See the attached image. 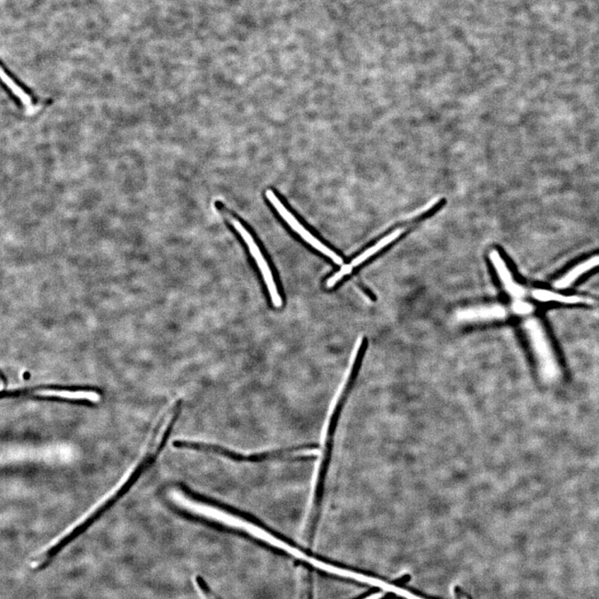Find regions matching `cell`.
Returning <instances> with one entry per match:
<instances>
[{
	"label": "cell",
	"instance_id": "1",
	"mask_svg": "<svg viewBox=\"0 0 599 599\" xmlns=\"http://www.w3.org/2000/svg\"><path fill=\"white\" fill-rule=\"evenodd\" d=\"M167 445L168 441L166 438H163L161 441L159 442L158 447L156 448L153 454L145 457L144 460L141 462L138 467H136L134 472L132 473L129 479H127L126 482L122 485V487L117 490L115 495H112L111 498L108 499L105 504H102L100 507L96 509V511H94L91 516H89L86 520L83 521L81 523H79L78 525L71 530L68 535L61 537L58 542H56L54 545L50 547V548L45 551L44 553L37 556V562H39L40 567L42 569H48L50 565L54 562V560L57 556L61 553V552H62L65 548H67V547L71 543H73L74 541L76 540L78 537L83 535L85 532L91 529V527L94 525V523H95L98 520H100V518L105 515V513L115 506L125 494L129 493V490L134 487V485L136 482H138L139 479L144 475L145 471L149 470L151 465L157 460L158 456L162 454V452Z\"/></svg>",
	"mask_w": 599,
	"mask_h": 599
},
{
	"label": "cell",
	"instance_id": "4",
	"mask_svg": "<svg viewBox=\"0 0 599 599\" xmlns=\"http://www.w3.org/2000/svg\"><path fill=\"white\" fill-rule=\"evenodd\" d=\"M221 211H223L226 218L228 219L231 225L233 226L234 229L237 231L238 233L240 235V237H242L245 243L248 245L250 253H251L252 257L255 259V262H256L259 270L262 272L263 280L265 281V284L267 285L269 295H270L273 306H274L277 308H281L283 301L280 292L278 291L274 276H273L270 266H269L266 258L264 257L261 249L259 248L256 240H255L252 234L250 233L249 231L246 228V226L240 223L238 219H235L232 214H230V212L223 209V207H221Z\"/></svg>",
	"mask_w": 599,
	"mask_h": 599
},
{
	"label": "cell",
	"instance_id": "9",
	"mask_svg": "<svg viewBox=\"0 0 599 599\" xmlns=\"http://www.w3.org/2000/svg\"><path fill=\"white\" fill-rule=\"evenodd\" d=\"M533 296L537 301H543V303H558L562 304H589L592 303V300L584 298L582 296H565L556 293V292L548 290L537 289L533 291Z\"/></svg>",
	"mask_w": 599,
	"mask_h": 599
},
{
	"label": "cell",
	"instance_id": "13",
	"mask_svg": "<svg viewBox=\"0 0 599 599\" xmlns=\"http://www.w3.org/2000/svg\"><path fill=\"white\" fill-rule=\"evenodd\" d=\"M383 596H384V593H375V594H372V595L367 597L364 599H380Z\"/></svg>",
	"mask_w": 599,
	"mask_h": 599
},
{
	"label": "cell",
	"instance_id": "11",
	"mask_svg": "<svg viewBox=\"0 0 599 599\" xmlns=\"http://www.w3.org/2000/svg\"><path fill=\"white\" fill-rule=\"evenodd\" d=\"M368 584L371 586L381 588L382 591L385 592L393 593L396 594V595H399L407 599H424L416 595V594L410 593L407 591V589L393 586V584L382 581V580L377 579L373 577H370Z\"/></svg>",
	"mask_w": 599,
	"mask_h": 599
},
{
	"label": "cell",
	"instance_id": "14",
	"mask_svg": "<svg viewBox=\"0 0 599 599\" xmlns=\"http://www.w3.org/2000/svg\"><path fill=\"white\" fill-rule=\"evenodd\" d=\"M463 599H466V598H463Z\"/></svg>",
	"mask_w": 599,
	"mask_h": 599
},
{
	"label": "cell",
	"instance_id": "5",
	"mask_svg": "<svg viewBox=\"0 0 599 599\" xmlns=\"http://www.w3.org/2000/svg\"><path fill=\"white\" fill-rule=\"evenodd\" d=\"M266 197L268 202H270L273 207H274L277 214H279L281 216V219L285 221V223L289 224L290 228L293 230L297 235H299L306 243H308L310 247H313L315 250H318V251L320 253L325 255V257L331 259V260L337 264V265H342V258L338 256L337 253H335L332 250L325 246V245L320 242L318 238H315L313 233L309 232V231L300 223L299 220L291 214V211L287 209L285 204H283L282 201L277 197L274 191L272 190H267Z\"/></svg>",
	"mask_w": 599,
	"mask_h": 599
},
{
	"label": "cell",
	"instance_id": "10",
	"mask_svg": "<svg viewBox=\"0 0 599 599\" xmlns=\"http://www.w3.org/2000/svg\"><path fill=\"white\" fill-rule=\"evenodd\" d=\"M405 231L403 228H399L394 231L393 233H391L386 237L382 238L379 240L378 243H376L373 247L370 248L369 249L366 250L364 252L359 255L357 257L354 259V260L348 264V266L350 267L351 270L354 268L361 265L363 262H365L372 256H374L377 252L381 251L382 249L388 247V245L395 242V240L400 237L404 233Z\"/></svg>",
	"mask_w": 599,
	"mask_h": 599
},
{
	"label": "cell",
	"instance_id": "12",
	"mask_svg": "<svg viewBox=\"0 0 599 599\" xmlns=\"http://www.w3.org/2000/svg\"><path fill=\"white\" fill-rule=\"evenodd\" d=\"M533 308L530 304L523 303V301H517L513 305V310L518 314H528L531 313Z\"/></svg>",
	"mask_w": 599,
	"mask_h": 599
},
{
	"label": "cell",
	"instance_id": "7",
	"mask_svg": "<svg viewBox=\"0 0 599 599\" xmlns=\"http://www.w3.org/2000/svg\"><path fill=\"white\" fill-rule=\"evenodd\" d=\"M506 309L501 306H489L461 310L458 313V318L461 320L476 322V320L503 319L506 317Z\"/></svg>",
	"mask_w": 599,
	"mask_h": 599
},
{
	"label": "cell",
	"instance_id": "2",
	"mask_svg": "<svg viewBox=\"0 0 599 599\" xmlns=\"http://www.w3.org/2000/svg\"><path fill=\"white\" fill-rule=\"evenodd\" d=\"M102 391L89 386L42 385L35 388L3 391L1 398L30 397L40 400L94 405Z\"/></svg>",
	"mask_w": 599,
	"mask_h": 599
},
{
	"label": "cell",
	"instance_id": "3",
	"mask_svg": "<svg viewBox=\"0 0 599 599\" xmlns=\"http://www.w3.org/2000/svg\"><path fill=\"white\" fill-rule=\"evenodd\" d=\"M523 327L535 353L541 376L547 381L557 380L560 376L559 363L541 323L537 319H530Z\"/></svg>",
	"mask_w": 599,
	"mask_h": 599
},
{
	"label": "cell",
	"instance_id": "6",
	"mask_svg": "<svg viewBox=\"0 0 599 599\" xmlns=\"http://www.w3.org/2000/svg\"><path fill=\"white\" fill-rule=\"evenodd\" d=\"M489 257L490 260H492L494 264L495 270H496L499 278H501V281L504 286V289H506L508 293L511 296L515 297L516 299H521L522 297L525 296V289H523L521 285H518V283L513 280L511 272L509 271L506 262H504L501 254L496 251H492L489 254Z\"/></svg>",
	"mask_w": 599,
	"mask_h": 599
},
{
	"label": "cell",
	"instance_id": "8",
	"mask_svg": "<svg viewBox=\"0 0 599 599\" xmlns=\"http://www.w3.org/2000/svg\"><path fill=\"white\" fill-rule=\"evenodd\" d=\"M598 266L599 255H597V256L589 258L587 261L580 263L576 267L572 268L567 274H565L563 277H561L559 280L555 282V286L559 289H568V287L574 284V283L576 281L579 277H581L583 274H586V273L593 270V269L596 268Z\"/></svg>",
	"mask_w": 599,
	"mask_h": 599
}]
</instances>
